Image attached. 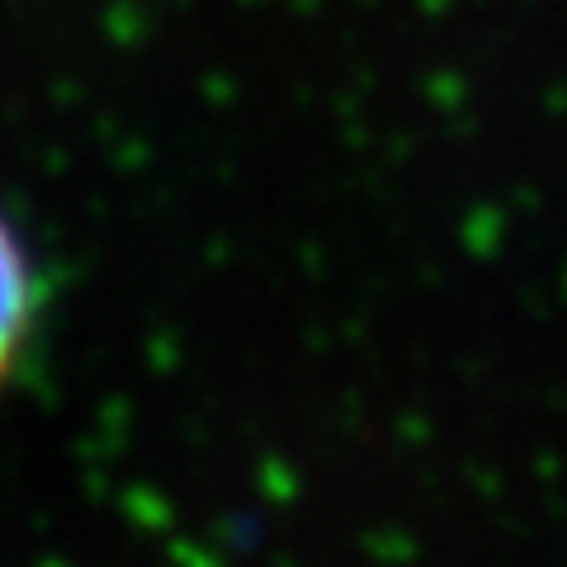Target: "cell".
Returning <instances> with one entry per match:
<instances>
[{
    "label": "cell",
    "instance_id": "1",
    "mask_svg": "<svg viewBox=\"0 0 567 567\" xmlns=\"http://www.w3.org/2000/svg\"><path fill=\"white\" fill-rule=\"evenodd\" d=\"M43 270L20 223L0 208V393L20 379L43 322Z\"/></svg>",
    "mask_w": 567,
    "mask_h": 567
}]
</instances>
